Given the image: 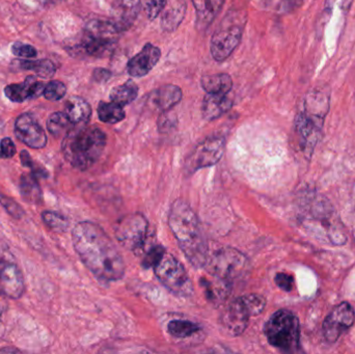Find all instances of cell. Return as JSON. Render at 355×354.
I'll return each instance as SVG.
<instances>
[{
  "mask_svg": "<svg viewBox=\"0 0 355 354\" xmlns=\"http://www.w3.org/2000/svg\"><path fill=\"white\" fill-rule=\"evenodd\" d=\"M355 313L352 306L342 303L334 308L323 322V335L329 342L339 340L340 337L352 328L354 324Z\"/></svg>",
  "mask_w": 355,
  "mask_h": 354,
  "instance_id": "obj_12",
  "label": "cell"
},
{
  "mask_svg": "<svg viewBox=\"0 0 355 354\" xmlns=\"http://www.w3.org/2000/svg\"><path fill=\"white\" fill-rule=\"evenodd\" d=\"M158 281L180 297H188L193 293V284L183 264L171 254H164L159 263L154 267Z\"/></svg>",
  "mask_w": 355,
  "mask_h": 354,
  "instance_id": "obj_9",
  "label": "cell"
},
{
  "mask_svg": "<svg viewBox=\"0 0 355 354\" xmlns=\"http://www.w3.org/2000/svg\"><path fill=\"white\" fill-rule=\"evenodd\" d=\"M20 67L24 69V70L33 71V72L37 73L40 77H43V78H49V77L53 76L56 72L55 66H54L53 62L49 60H22Z\"/></svg>",
  "mask_w": 355,
  "mask_h": 354,
  "instance_id": "obj_30",
  "label": "cell"
},
{
  "mask_svg": "<svg viewBox=\"0 0 355 354\" xmlns=\"http://www.w3.org/2000/svg\"><path fill=\"white\" fill-rule=\"evenodd\" d=\"M168 330L175 338L185 339L198 334L202 330V326L189 320L176 319L168 324Z\"/></svg>",
  "mask_w": 355,
  "mask_h": 354,
  "instance_id": "obj_28",
  "label": "cell"
},
{
  "mask_svg": "<svg viewBox=\"0 0 355 354\" xmlns=\"http://www.w3.org/2000/svg\"><path fill=\"white\" fill-rule=\"evenodd\" d=\"M16 154V145L10 137H4L0 141V158L8 159Z\"/></svg>",
  "mask_w": 355,
  "mask_h": 354,
  "instance_id": "obj_39",
  "label": "cell"
},
{
  "mask_svg": "<svg viewBox=\"0 0 355 354\" xmlns=\"http://www.w3.org/2000/svg\"><path fill=\"white\" fill-rule=\"evenodd\" d=\"M162 57V50L148 43L139 53L133 56L127 64V72L130 76L141 78L149 74Z\"/></svg>",
  "mask_w": 355,
  "mask_h": 354,
  "instance_id": "obj_16",
  "label": "cell"
},
{
  "mask_svg": "<svg viewBox=\"0 0 355 354\" xmlns=\"http://www.w3.org/2000/svg\"><path fill=\"white\" fill-rule=\"evenodd\" d=\"M93 78L94 80L97 81V82L104 83L112 78V72L106 70V69H95L93 72Z\"/></svg>",
  "mask_w": 355,
  "mask_h": 354,
  "instance_id": "obj_42",
  "label": "cell"
},
{
  "mask_svg": "<svg viewBox=\"0 0 355 354\" xmlns=\"http://www.w3.org/2000/svg\"><path fill=\"white\" fill-rule=\"evenodd\" d=\"M0 205L4 208L6 212L16 220H20L24 216L25 212L23 208L17 202L6 195H0Z\"/></svg>",
  "mask_w": 355,
  "mask_h": 354,
  "instance_id": "obj_36",
  "label": "cell"
},
{
  "mask_svg": "<svg viewBox=\"0 0 355 354\" xmlns=\"http://www.w3.org/2000/svg\"><path fill=\"white\" fill-rule=\"evenodd\" d=\"M24 291V276L20 268L12 262H0V292L8 299H19Z\"/></svg>",
  "mask_w": 355,
  "mask_h": 354,
  "instance_id": "obj_15",
  "label": "cell"
},
{
  "mask_svg": "<svg viewBox=\"0 0 355 354\" xmlns=\"http://www.w3.org/2000/svg\"><path fill=\"white\" fill-rule=\"evenodd\" d=\"M44 89L45 85L43 82L37 81L35 76H28L23 82L8 85L4 93L10 101L21 103L43 95Z\"/></svg>",
  "mask_w": 355,
  "mask_h": 354,
  "instance_id": "obj_18",
  "label": "cell"
},
{
  "mask_svg": "<svg viewBox=\"0 0 355 354\" xmlns=\"http://www.w3.org/2000/svg\"><path fill=\"white\" fill-rule=\"evenodd\" d=\"M15 135L31 149H43L47 145V135L37 118L31 114H22L15 122Z\"/></svg>",
  "mask_w": 355,
  "mask_h": 354,
  "instance_id": "obj_13",
  "label": "cell"
},
{
  "mask_svg": "<svg viewBox=\"0 0 355 354\" xmlns=\"http://www.w3.org/2000/svg\"><path fill=\"white\" fill-rule=\"evenodd\" d=\"M2 128V122L1 120H0V130H1Z\"/></svg>",
  "mask_w": 355,
  "mask_h": 354,
  "instance_id": "obj_45",
  "label": "cell"
},
{
  "mask_svg": "<svg viewBox=\"0 0 355 354\" xmlns=\"http://www.w3.org/2000/svg\"><path fill=\"white\" fill-rule=\"evenodd\" d=\"M120 33L112 21L94 19L85 25L77 52L93 57L108 55L119 41Z\"/></svg>",
  "mask_w": 355,
  "mask_h": 354,
  "instance_id": "obj_6",
  "label": "cell"
},
{
  "mask_svg": "<svg viewBox=\"0 0 355 354\" xmlns=\"http://www.w3.org/2000/svg\"><path fill=\"white\" fill-rule=\"evenodd\" d=\"M232 106H233V101L227 97V95L207 93L202 101V116L207 121L217 120L227 114Z\"/></svg>",
  "mask_w": 355,
  "mask_h": 354,
  "instance_id": "obj_21",
  "label": "cell"
},
{
  "mask_svg": "<svg viewBox=\"0 0 355 354\" xmlns=\"http://www.w3.org/2000/svg\"><path fill=\"white\" fill-rule=\"evenodd\" d=\"M225 139L220 136L209 137L198 143L185 161V172L193 174L200 168L214 166L223 158Z\"/></svg>",
  "mask_w": 355,
  "mask_h": 354,
  "instance_id": "obj_11",
  "label": "cell"
},
{
  "mask_svg": "<svg viewBox=\"0 0 355 354\" xmlns=\"http://www.w3.org/2000/svg\"><path fill=\"white\" fill-rule=\"evenodd\" d=\"M149 231V222L141 213L129 214L116 224L114 235L116 240L129 251H137L143 247Z\"/></svg>",
  "mask_w": 355,
  "mask_h": 354,
  "instance_id": "obj_10",
  "label": "cell"
},
{
  "mask_svg": "<svg viewBox=\"0 0 355 354\" xmlns=\"http://www.w3.org/2000/svg\"><path fill=\"white\" fill-rule=\"evenodd\" d=\"M12 52L17 57L28 58V60L35 58L37 54L35 47L28 44L20 43V42H17L12 46Z\"/></svg>",
  "mask_w": 355,
  "mask_h": 354,
  "instance_id": "obj_38",
  "label": "cell"
},
{
  "mask_svg": "<svg viewBox=\"0 0 355 354\" xmlns=\"http://www.w3.org/2000/svg\"><path fill=\"white\" fill-rule=\"evenodd\" d=\"M39 1L44 4H55L62 1V0H39Z\"/></svg>",
  "mask_w": 355,
  "mask_h": 354,
  "instance_id": "obj_44",
  "label": "cell"
},
{
  "mask_svg": "<svg viewBox=\"0 0 355 354\" xmlns=\"http://www.w3.org/2000/svg\"><path fill=\"white\" fill-rule=\"evenodd\" d=\"M200 285L204 288L207 299L213 305L225 303L233 287L232 283L214 276H210L209 278H200Z\"/></svg>",
  "mask_w": 355,
  "mask_h": 354,
  "instance_id": "obj_22",
  "label": "cell"
},
{
  "mask_svg": "<svg viewBox=\"0 0 355 354\" xmlns=\"http://www.w3.org/2000/svg\"><path fill=\"white\" fill-rule=\"evenodd\" d=\"M250 316L241 297L232 301L220 317V324L231 336L237 337L243 334L248 326Z\"/></svg>",
  "mask_w": 355,
  "mask_h": 354,
  "instance_id": "obj_14",
  "label": "cell"
},
{
  "mask_svg": "<svg viewBox=\"0 0 355 354\" xmlns=\"http://www.w3.org/2000/svg\"><path fill=\"white\" fill-rule=\"evenodd\" d=\"M166 3L168 0H145L144 8L149 20H155L164 10Z\"/></svg>",
  "mask_w": 355,
  "mask_h": 354,
  "instance_id": "obj_37",
  "label": "cell"
},
{
  "mask_svg": "<svg viewBox=\"0 0 355 354\" xmlns=\"http://www.w3.org/2000/svg\"><path fill=\"white\" fill-rule=\"evenodd\" d=\"M67 87L64 82L58 80H52L45 85L44 97L49 101H58L66 96Z\"/></svg>",
  "mask_w": 355,
  "mask_h": 354,
  "instance_id": "obj_34",
  "label": "cell"
},
{
  "mask_svg": "<svg viewBox=\"0 0 355 354\" xmlns=\"http://www.w3.org/2000/svg\"><path fill=\"white\" fill-rule=\"evenodd\" d=\"M0 293H1V292H0ZM0 303H1V299H0Z\"/></svg>",
  "mask_w": 355,
  "mask_h": 354,
  "instance_id": "obj_46",
  "label": "cell"
},
{
  "mask_svg": "<svg viewBox=\"0 0 355 354\" xmlns=\"http://www.w3.org/2000/svg\"><path fill=\"white\" fill-rule=\"evenodd\" d=\"M248 21L244 10H232L223 17L211 39L210 51L216 62H223L239 45Z\"/></svg>",
  "mask_w": 355,
  "mask_h": 354,
  "instance_id": "obj_5",
  "label": "cell"
},
{
  "mask_svg": "<svg viewBox=\"0 0 355 354\" xmlns=\"http://www.w3.org/2000/svg\"><path fill=\"white\" fill-rule=\"evenodd\" d=\"M264 332L269 344L284 353H294L300 347V321L288 310L275 312L265 324Z\"/></svg>",
  "mask_w": 355,
  "mask_h": 354,
  "instance_id": "obj_8",
  "label": "cell"
},
{
  "mask_svg": "<svg viewBox=\"0 0 355 354\" xmlns=\"http://www.w3.org/2000/svg\"><path fill=\"white\" fill-rule=\"evenodd\" d=\"M98 116L101 122L106 124H116L124 120L126 114L120 104L114 101H101L98 105Z\"/></svg>",
  "mask_w": 355,
  "mask_h": 354,
  "instance_id": "obj_26",
  "label": "cell"
},
{
  "mask_svg": "<svg viewBox=\"0 0 355 354\" xmlns=\"http://www.w3.org/2000/svg\"><path fill=\"white\" fill-rule=\"evenodd\" d=\"M141 10V0H116L110 21L120 33H124L135 24Z\"/></svg>",
  "mask_w": 355,
  "mask_h": 354,
  "instance_id": "obj_17",
  "label": "cell"
},
{
  "mask_svg": "<svg viewBox=\"0 0 355 354\" xmlns=\"http://www.w3.org/2000/svg\"><path fill=\"white\" fill-rule=\"evenodd\" d=\"M331 108V91L325 85L312 87L304 96L302 107L296 114L295 132L300 149L311 157L322 136L325 118Z\"/></svg>",
  "mask_w": 355,
  "mask_h": 354,
  "instance_id": "obj_3",
  "label": "cell"
},
{
  "mask_svg": "<svg viewBox=\"0 0 355 354\" xmlns=\"http://www.w3.org/2000/svg\"><path fill=\"white\" fill-rule=\"evenodd\" d=\"M210 276H217L233 284L243 278L250 269L248 258L238 249L230 247H218L209 251L208 259L204 266Z\"/></svg>",
  "mask_w": 355,
  "mask_h": 354,
  "instance_id": "obj_7",
  "label": "cell"
},
{
  "mask_svg": "<svg viewBox=\"0 0 355 354\" xmlns=\"http://www.w3.org/2000/svg\"><path fill=\"white\" fill-rule=\"evenodd\" d=\"M241 299L252 317L260 315L266 307V299L262 295L246 294L241 297Z\"/></svg>",
  "mask_w": 355,
  "mask_h": 354,
  "instance_id": "obj_33",
  "label": "cell"
},
{
  "mask_svg": "<svg viewBox=\"0 0 355 354\" xmlns=\"http://www.w3.org/2000/svg\"><path fill=\"white\" fill-rule=\"evenodd\" d=\"M64 114L74 126H83L91 118L92 107L89 102L85 101L83 98L72 96L64 105Z\"/></svg>",
  "mask_w": 355,
  "mask_h": 354,
  "instance_id": "obj_23",
  "label": "cell"
},
{
  "mask_svg": "<svg viewBox=\"0 0 355 354\" xmlns=\"http://www.w3.org/2000/svg\"><path fill=\"white\" fill-rule=\"evenodd\" d=\"M139 87L132 80L126 81L124 85L114 87L110 93V99L121 106L128 105L137 99Z\"/></svg>",
  "mask_w": 355,
  "mask_h": 354,
  "instance_id": "obj_27",
  "label": "cell"
},
{
  "mask_svg": "<svg viewBox=\"0 0 355 354\" xmlns=\"http://www.w3.org/2000/svg\"><path fill=\"white\" fill-rule=\"evenodd\" d=\"M73 247L85 267L103 283L124 276L126 266L105 231L91 222H81L72 231Z\"/></svg>",
  "mask_w": 355,
  "mask_h": 354,
  "instance_id": "obj_1",
  "label": "cell"
},
{
  "mask_svg": "<svg viewBox=\"0 0 355 354\" xmlns=\"http://www.w3.org/2000/svg\"><path fill=\"white\" fill-rule=\"evenodd\" d=\"M275 284L279 287L283 291L290 292L293 289L294 278L290 274H285V272H279L275 276Z\"/></svg>",
  "mask_w": 355,
  "mask_h": 354,
  "instance_id": "obj_40",
  "label": "cell"
},
{
  "mask_svg": "<svg viewBox=\"0 0 355 354\" xmlns=\"http://www.w3.org/2000/svg\"><path fill=\"white\" fill-rule=\"evenodd\" d=\"M185 15V4L174 6L162 17V28L166 31H173L179 26Z\"/></svg>",
  "mask_w": 355,
  "mask_h": 354,
  "instance_id": "obj_31",
  "label": "cell"
},
{
  "mask_svg": "<svg viewBox=\"0 0 355 354\" xmlns=\"http://www.w3.org/2000/svg\"><path fill=\"white\" fill-rule=\"evenodd\" d=\"M166 253L162 245H154L146 253L143 260V266L145 268H154Z\"/></svg>",
  "mask_w": 355,
  "mask_h": 354,
  "instance_id": "obj_35",
  "label": "cell"
},
{
  "mask_svg": "<svg viewBox=\"0 0 355 354\" xmlns=\"http://www.w3.org/2000/svg\"><path fill=\"white\" fill-rule=\"evenodd\" d=\"M20 193L22 199L29 204L41 203L43 199L41 186L37 176L33 174H23L20 179Z\"/></svg>",
  "mask_w": 355,
  "mask_h": 354,
  "instance_id": "obj_25",
  "label": "cell"
},
{
  "mask_svg": "<svg viewBox=\"0 0 355 354\" xmlns=\"http://www.w3.org/2000/svg\"><path fill=\"white\" fill-rule=\"evenodd\" d=\"M42 220L48 228L56 232H66L70 227L68 218L58 212L44 211L42 213Z\"/></svg>",
  "mask_w": 355,
  "mask_h": 354,
  "instance_id": "obj_32",
  "label": "cell"
},
{
  "mask_svg": "<svg viewBox=\"0 0 355 354\" xmlns=\"http://www.w3.org/2000/svg\"><path fill=\"white\" fill-rule=\"evenodd\" d=\"M106 134L98 127L78 126L72 128L62 143V151L67 161L79 170L91 168L103 154Z\"/></svg>",
  "mask_w": 355,
  "mask_h": 354,
  "instance_id": "obj_4",
  "label": "cell"
},
{
  "mask_svg": "<svg viewBox=\"0 0 355 354\" xmlns=\"http://www.w3.org/2000/svg\"><path fill=\"white\" fill-rule=\"evenodd\" d=\"M196 12V27L200 30L208 28L220 12L225 0H191Z\"/></svg>",
  "mask_w": 355,
  "mask_h": 354,
  "instance_id": "obj_20",
  "label": "cell"
},
{
  "mask_svg": "<svg viewBox=\"0 0 355 354\" xmlns=\"http://www.w3.org/2000/svg\"><path fill=\"white\" fill-rule=\"evenodd\" d=\"M302 2L304 0H282L279 6V12H285V14L294 12L302 6Z\"/></svg>",
  "mask_w": 355,
  "mask_h": 354,
  "instance_id": "obj_41",
  "label": "cell"
},
{
  "mask_svg": "<svg viewBox=\"0 0 355 354\" xmlns=\"http://www.w3.org/2000/svg\"><path fill=\"white\" fill-rule=\"evenodd\" d=\"M75 127L69 120L68 116L64 112H54L48 118L47 128L53 136L66 135L71 129Z\"/></svg>",
  "mask_w": 355,
  "mask_h": 354,
  "instance_id": "obj_29",
  "label": "cell"
},
{
  "mask_svg": "<svg viewBox=\"0 0 355 354\" xmlns=\"http://www.w3.org/2000/svg\"><path fill=\"white\" fill-rule=\"evenodd\" d=\"M19 353L18 349L16 348H3L0 351V353Z\"/></svg>",
  "mask_w": 355,
  "mask_h": 354,
  "instance_id": "obj_43",
  "label": "cell"
},
{
  "mask_svg": "<svg viewBox=\"0 0 355 354\" xmlns=\"http://www.w3.org/2000/svg\"><path fill=\"white\" fill-rule=\"evenodd\" d=\"M183 97L182 89L174 85H166L150 93L148 101L155 109L168 112L180 103Z\"/></svg>",
  "mask_w": 355,
  "mask_h": 354,
  "instance_id": "obj_19",
  "label": "cell"
},
{
  "mask_svg": "<svg viewBox=\"0 0 355 354\" xmlns=\"http://www.w3.org/2000/svg\"><path fill=\"white\" fill-rule=\"evenodd\" d=\"M168 226L190 264L204 268L210 247L196 212L186 202L177 200L171 206Z\"/></svg>",
  "mask_w": 355,
  "mask_h": 354,
  "instance_id": "obj_2",
  "label": "cell"
},
{
  "mask_svg": "<svg viewBox=\"0 0 355 354\" xmlns=\"http://www.w3.org/2000/svg\"><path fill=\"white\" fill-rule=\"evenodd\" d=\"M200 85L208 94L227 95L233 87V80L227 73H217L202 77Z\"/></svg>",
  "mask_w": 355,
  "mask_h": 354,
  "instance_id": "obj_24",
  "label": "cell"
}]
</instances>
